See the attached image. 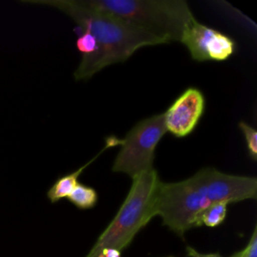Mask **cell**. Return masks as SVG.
<instances>
[{
  "label": "cell",
  "mask_w": 257,
  "mask_h": 257,
  "mask_svg": "<svg viewBox=\"0 0 257 257\" xmlns=\"http://www.w3.org/2000/svg\"><path fill=\"white\" fill-rule=\"evenodd\" d=\"M255 177L230 175L214 168L199 170L192 177L174 183L161 182L156 202V216L179 236L199 227V217L218 202L236 203L255 200Z\"/></svg>",
  "instance_id": "6da1fadb"
},
{
  "label": "cell",
  "mask_w": 257,
  "mask_h": 257,
  "mask_svg": "<svg viewBox=\"0 0 257 257\" xmlns=\"http://www.w3.org/2000/svg\"><path fill=\"white\" fill-rule=\"evenodd\" d=\"M46 4L68 15L80 30L90 32L97 44L94 53L81 56L73 72L75 80L89 79L104 67L123 62L142 47L164 44L153 34L86 5L82 0L31 1Z\"/></svg>",
  "instance_id": "7a4b0ae2"
},
{
  "label": "cell",
  "mask_w": 257,
  "mask_h": 257,
  "mask_svg": "<svg viewBox=\"0 0 257 257\" xmlns=\"http://www.w3.org/2000/svg\"><path fill=\"white\" fill-rule=\"evenodd\" d=\"M86 5L145 30L165 43L181 41L194 18L185 0H82Z\"/></svg>",
  "instance_id": "3957f363"
},
{
  "label": "cell",
  "mask_w": 257,
  "mask_h": 257,
  "mask_svg": "<svg viewBox=\"0 0 257 257\" xmlns=\"http://www.w3.org/2000/svg\"><path fill=\"white\" fill-rule=\"evenodd\" d=\"M117 213L102 231L85 257H98L104 248L119 251L130 245L137 233L156 217V202L161 184L153 168L135 177Z\"/></svg>",
  "instance_id": "277c9868"
},
{
  "label": "cell",
  "mask_w": 257,
  "mask_h": 257,
  "mask_svg": "<svg viewBox=\"0 0 257 257\" xmlns=\"http://www.w3.org/2000/svg\"><path fill=\"white\" fill-rule=\"evenodd\" d=\"M167 133L163 113H157L137 122L120 139V149L112 164V172L122 173L134 179L152 170L155 151Z\"/></svg>",
  "instance_id": "5b68a950"
},
{
  "label": "cell",
  "mask_w": 257,
  "mask_h": 257,
  "mask_svg": "<svg viewBox=\"0 0 257 257\" xmlns=\"http://www.w3.org/2000/svg\"><path fill=\"white\" fill-rule=\"evenodd\" d=\"M196 61H224L236 51V43L227 34L197 21L194 17L186 25L181 41Z\"/></svg>",
  "instance_id": "8992f818"
},
{
  "label": "cell",
  "mask_w": 257,
  "mask_h": 257,
  "mask_svg": "<svg viewBox=\"0 0 257 257\" xmlns=\"http://www.w3.org/2000/svg\"><path fill=\"white\" fill-rule=\"evenodd\" d=\"M205 110V97L197 87L184 90L163 113L167 132L185 138L194 132Z\"/></svg>",
  "instance_id": "52a82bcc"
},
{
  "label": "cell",
  "mask_w": 257,
  "mask_h": 257,
  "mask_svg": "<svg viewBox=\"0 0 257 257\" xmlns=\"http://www.w3.org/2000/svg\"><path fill=\"white\" fill-rule=\"evenodd\" d=\"M119 142L120 139L116 138L115 136H109L108 138L105 139V146L102 148V150L100 152H98V154L96 156H94L91 160H89L87 163H85L82 167L78 168L76 171L67 174L65 176H62L60 178H58L53 185L50 187V189L47 191V198L49 199V201L51 203H56L58 201H60L63 198H67L68 195L71 193V191L73 190V188L76 186V184L78 183V178L79 176L82 174V172L95 160L97 159L102 152L106 151L107 149L111 148V147H115V146H119Z\"/></svg>",
  "instance_id": "ba28073f"
},
{
  "label": "cell",
  "mask_w": 257,
  "mask_h": 257,
  "mask_svg": "<svg viewBox=\"0 0 257 257\" xmlns=\"http://www.w3.org/2000/svg\"><path fill=\"white\" fill-rule=\"evenodd\" d=\"M66 199L78 209L87 210L96 205L98 196L97 192L92 187L77 183Z\"/></svg>",
  "instance_id": "9c48e42d"
},
{
  "label": "cell",
  "mask_w": 257,
  "mask_h": 257,
  "mask_svg": "<svg viewBox=\"0 0 257 257\" xmlns=\"http://www.w3.org/2000/svg\"><path fill=\"white\" fill-rule=\"evenodd\" d=\"M228 203L218 202L208 207L199 217V227H217L224 222L227 216Z\"/></svg>",
  "instance_id": "30bf717a"
},
{
  "label": "cell",
  "mask_w": 257,
  "mask_h": 257,
  "mask_svg": "<svg viewBox=\"0 0 257 257\" xmlns=\"http://www.w3.org/2000/svg\"><path fill=\"white\" fill-rule=\"evenodd\" d=\"M239 128L242 131L245 141L246 147L248 151V155L252 161H257V132L256 130L246 123L245 121H239Z\"/></svg>",
  "instance_id": "8fae6325"
},
{
  "label": "cell",
  "mask_w": 257,
  "mask_h": 257,
  "mask_svg": "<svg viewBox=\"0 0 257 257\" xmlns=\"http://www.w3.org/2000/svg\"><path fill=\"white\" fill-rule=\"evenodd\" d=\"M76 47L81 53V56H87L95 52L97 49V44L94 36L90 32L81 30L76 39Z\"/></svg>",
  "instance_id": "7c38bea8"
},
{
  "label": "cell",
  "mask_w": 257,
  "mask_h": 257,
  "mask_svg": "<svg viewBox=\"0 0 257 257\" xmlns=\"http://www.w3.org/2000/svg\"><path fill=\"white\" fill-rule=\"evenodd\" d=\"M240 257H257V227L255 226L247 246L240 251Z\"/></svg>",
  "instance_id": "4fadbf2b"
},
{
  "label": "cell",
  "mask_w": 257,
  "mask_h": 257,
  "mask_svg": "<svg viewBox=\"0 0 257 257\" xmlns=\"http://www.w3.org/2000/svg\"><path fill=\"white\" fill-rule=\"evenodd\" d=\"M186 249H187V254L190 257H222L219 253H200L199 251H197L195 248L191 246H187ZM231 257H240V251L235 253Z\"/></svg>",
  "instance_id": "5bb4252c"
},
{
  "label": "cell",
  "mask_w": 257,
  "mask_h": 257,
  "mask_svg": "<svg viewBox=\"0 0 257 257\" xmlns=\"http://www.w3.org/2000/svg\"><path fill=\"white\" fill-rule=\"evenodd\" d=\"M169 257H172V256H169Z\"/></svg>",
  "instance_id": "9a60e30c"
}]
</instances>
